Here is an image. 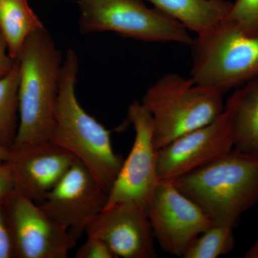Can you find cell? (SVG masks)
<instances>
[{
    "label": "cell",
    "instance_id": "1",
    "mask_svg": "<svg viewBox=\"0 0 258 258\" xmlns=\"http://www.w3.org/2000/svg\"><path fill=\"white\" fill-rule=\"evenodd\" d=\"M18 60L19 125L13 151L50 142L63 62L45 27L29 35Z\"/></svg>",
    "mask_w": 258,
    "mask_h": 258
},
{
    "label": "cell",
    "instance_id": "2",
    "mask_svg": "<svg viewBox=\"0 0 258 258\" xmlns=\"http://www.w3.org/2000/svg\"><path fill=\"white\" fill-rule=\"evenodd\" d=\"M79 58L73 49L62 62L55 120L50 142L71 153L109 193L123 159L112 147L111 133L88 114L78 101L76 84Z\"/></svg>",
    "mask_w": 258,
    "mask_h": 258
},
{
    "label": "cell",
    "instance_id": "3",
    "mask_svg": "<svg viewBox=\"0 0 258 258\" xmlns=\"http://www.w3.org/2000/svg\"><path fill=\"white\" fill-rule=\"evenodd\" d=\"M214 225L234 228L258 203V157L232 149L172 181Z\"/></svg>",
    "mask_w": 258,
    "mask_h": 258
},
{
    "label": "cell",
    "instance_id": "4",
    "mask_svg": "<svg viewBox=\"0 0 258 258\" xmlns=\"http://www.w3.org/2000/svg\"><path fill=\"white\" fill-rule=\"evenodd\" d=\"M141 103L152 115L157 150L212 123L225 108L222 93L177 74L158 80L148 88Z\"/></svg>",
    "mask_w": 258,
    "mask_h": 258
},
{
    "label": "cell",
    "instance_id": "5",
    "mask_svg": "<svg viewBox=\"0 0 258 258\" xmlns=\"http://www.w3.org/2000/svg\"><path fill=\"white\" fill-rule=\"evenodd\" d=\"M191 78L198 86L222 93L258 75V36L225 23L191 44Z\"/></svg>",
    "mask_w": 258,
    "mask_h": 258
},
{
    "label": "cell",
    "instance_id": "6",
    "mask_svg": "<svg viewBox=\"0 0 258 258\" xmlns=\"http://www.w3.org/2000/svg\"><path fill=\"white\" fill-rule=\"evenodd\" d=\"M77 4L82 34L114 32L147 42H194L182 24L141 0H77Z\"/></svg>",
    "mask_w": 258,
    "mask_h": 258
},
{
    "label": "cell",
    "instance_id": "7",
    "mask_svg": "<svg viewBox=\"0 0 258 258\" xmlns=\"http://www.w3.org/2000/svg\"><path fill=\"white\" fill-rule=\"evenodd\" d=\"M15 257L66 258L77 239L39 205L15 188L3 203Z\"/></svg>",
    "mask_w": 258,
    "mask_h": 258
},
{
    "label": "cell",
    "instance_id": "8",
    "mask_svg": "<svg viewBox=\"0 0 258 258\" xmlns=\"http://www.w3.org/2000/svg\"><path fill=\"white\" fill-rule=\"evenodd\" d=\"M128 119L135 138L108 193L106 208L128 203L147 209L159 183L152 117L141 102L135 101L128 107Z\"/></svg>",
    "mask_w": 258,
    "mask_h": 258
},
{
    "label": "cell",
    "instance_id": "9",
    "mask_svg": "<svg viewBox=\"0 0 258 258\" xmlns=\"http://www.w3.org/2000/svg\"><path fill=\"white\" fill-rule=\"evenodd\" d=\"M146 211L161 249L180 257L196 237L214 225L172 182L159 183Z\"/></svg>",
    "mask_w": 258,
    "mask_h": 258
},
{
    "label": "cell",
    "instance_id": "10",
    "mask_svg": "<svg viewBox=\"0 0 258 258\" xmlns=\"http://www.w3.org/2000/svg\"><path fill=\"white\" fill-rule=\"evenodd\" d=\"M108 197L87 167L76 159L39 206L78 240L106 208Z\"/></svg>",
    "mask_w": 258,
    "mask_h": 258
},
{
    "label": "cell",
    "instance_id": "11",
    "mask_svg": "<svg viewBox=\"0 0 258 258\" xmlns=\"http://www.w3.org/2000/svg\"><path fill=\"white\" fill-rule=\"evenodd\" d=\"M233 149L225 113L212 123L181 136L157 150L159 182L173 181Z\"/></svg>",
    "mask_w": 258,
    "mask_h": 258
},
{
    "label": "cell",
    "instance_id": "12",
    "mask_svg": "<svg viewBox=\"0 0 258 258\" xmlns=\"http://www.w3.org/2000/svg\"><path fill=\"white\" fill-rule=\"evenodd\" d=\"M85 233L103 240L116 257H158L146 209L135 204L107 207L93 219Z\"/></svg>",
    "mask_w": 258,
    "mask_h": 258
},
{
    "label": "cell",
    "instance_id": "13",
    "mask_svg": "<svg viewBox=\"0 0 258 258\" xmlns=\"http://www.w3.org/2000/svg\"><path fill=\"white\" fill-rule=\"evenodd\" d=\"M10 151L7 161L13 171L15 188L37 205L60 182L77 159L52 142Z\"/></svg>",
    "mask_w": 258,
    "mask_h": 258
},
{
    "label": "cell",
    "instance_id": "14",
    "mask_svg": "<svg viewBox=\"0 0 258 258\" xmlns=\"http://www.w3.org/2000/svg\"><path fill=\"white\" fill-rule=\"evenodd\" d=\"M224 113L234 149L258 157V75L230 96Z\"/></svg>",
    "mask_w": 258,
    "mask_h": 258
},
{
    "label": "cell",
    "instance_id": "15",
    "mask_svg": "<svg viewBox=\"0 0 258 258\" xmlns=\"http://www.w3.org/2000/svg\"><path fill=\"white\" fill-rule=\"evenodd\" d=\"M164 14L175 19L198 36L225 23L232 3L225 0H147Z\"/></svg>",
    "mask_w": 258,
    "mask_h": 258
},
{
    "label": "cell",
    "instance_id": "16",
    "mask_svg": "<svg viewBox=\"0 0 258 258\" xmlns=\"http://www.w3.org/2000/svg\"><path fill=\"white\" fill-rule=\"evenodd\" d=\"M43 28L28 0H0V33L8 45V53L15 60L29 35Z\"/></svg>",
    "mask_w": 258,
    "mask_h": 258
},
{
    "label": "cell",
    "instance_id": "17",
    "mask_svg": "<svg viewBox=\"0 0 258 258\" xmlns=\"http://www.w3.org/2000/svg\"><path fill=\"white\" fill-rule=\"evenodd\" d=\"M18 59L9 74L0 79V146L11 150L19 125Z\"/></svg>",
    "mask_w": 258,
    "mask_h": 258
},
{
    "label": "cell",
    "instance_id": "18",
    "mask_svg": "<svg viewBox=\"0 0 258 258\" xmlns=\"http://www.w3.org/2000/svg\"><path fill=\"white\" fill-rule=\"evenodd\" d=\"M233 229L212 225L195 239L183 258H217L230 253L235 246Z\"/></svg>",
    "mask_w": 258,
    "mask_h": 258
},
{
    "label": "cell",
    "instance_id": "19",
    "mask_svg": "<svg viewBox=\"0 0 258 258\" xmlns=\"http://www.w3.org/2000/svg\"><path fill=\"white\" fill-rule=\"evenodd\" d=\"M225 23L247 35L258 36V0H236Z\"/></svg>",
    "mask_w": 258,
    "mask_h": 258
},
{
    "label": "cell",
    "instance_id": "20",
    "mask_svg": "<svg viewBox=\"0 0 258 258\" xmlns=\"http://www.w3.org/2000/svg\"><path fill=\"white\" fill-rule=\"evenodd\" d=\"M76 258H117L103 240L88 237L87 240L77 249Z\"/></svg>",
    "mask_w": 258,
    "mask_h": 258
},
{
    "label": "cell",
    "instance_id": "21",
    "mask_svg": "<svg viewBox=\"0 0 258 258\" xmlns=\"http://www.w3.org/2000/svg\"><path fill=\"white\" fill-rule=\"evenodd\" d=\"M15 257L14 245L3 203H0V258Z\"/></svg>",
    "mask_w": 258,
    "mask_h": 258
},
{
    "label": "cell",
    "instance_id": "22",
    "mask_svg": "<svg viewBox=\"0 0 258 258\" xmlns=\"http://www.w3.org/2000/svg\"><path fill=\"white\" fill-rule=\"evenodd\" d=\"M15 188L14 176L11 166L8 161H4L0 164V203H4Z\"/></svg>",
    "mask_w": 258,
    "mask_h": 258
},
{
    "label": "cell",
    "instance_id": "23",
    "mask_svg": "<svg viewBox=\"0 0 258 258\" xmlns=\"http://www.w3.org/2000/svg\"><path fill=\"white\" fill-rule=\"evenodd\" d=\"M16 61L8 53V45L4 37L0 33V79L9 74Z\"/></svg>",
    "mask_w": 258,
    "mask_h": 258
},
{
    "label": "cell",
    "instance_id": "24",
    "mask_svg": "<svg viewBox=\"0 0 258 258\" xmlns=\"http://www.w3.org/2000/svg\"><path fill=\"white\" fill-rule=\"evenodd\" d=\"M245 258H258V239L244 256Z\"/></svg>",
    "mask_w": 258,
    "mask_h": 258
},
{
    "label": "cell",
    "instance_id": "25",
    "mask_svg": "<svg viewBox=\"0 0 258 258\" xmlns=\"http://www.w3.org/2000/svg\"><path fill=\"white\" fill-rule=\"evenodd\" d=\"M10 149L0 146V161H7L10 159Z\"/></svg>",
    "mask_w": 258,
    "mask_h": 258
},
{
    "label": "cell",
    "instance_id": "26",
    "mask_svg": "<svg viewBox=\"0 0 258 258\" xmlns=\"http://www.w3.org/2000/svg\"><path fill=\"white\" fill-rule=\"evenodd\" d=\"M4 162V161H0V164H2V163Z\"/></svg>",
    "mask_w": 258,
    "mask_h": 258
}]
</instances>
